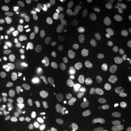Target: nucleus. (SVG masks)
<instances>
[{
    "mask_svg": "<svg viewBox=\"0 0 131 131\" xmlns=\"http://www.w3.org/2000/svg\"><path fill=\"white\" fill-rule=\"evenodd\" d=\"M15 58L23 71H30L34 69L37 64V58L31 52L26 50H20L15 55Z\"/></svg>",
    "mask_w": 131,
    "mask_h": 131,
    "instance_id": "f257e3e1",
    "label": "nucleus"
},
{
    "mask_svg": "<svg viewBox=\"0 0 131 131\" xmlns=\"http://www.w3.org/2000/svg\"><path fill=\"white\" fill-rule=\"evenodd\" d=\"M81 119V113L73 106H64L61 107L57 113V119L61 124H67Z\"/></svg>",
    "mask_w": 131,
    "mask_h": 131,
    "instance_id": "f03ea898",
    "label": "nucleus"
},
{
    "mask_svg": "<svg viewBox=\"0 0 131 131\" xmlns=\"http://www.w3.org/2000/svg\"><path fill=\"white\" fill-rule=\"evenodd\" d=\"M53 88L59 95H66L70 91L69 79L63 75H57L53 80Z\"/></svg>",
    "mask_w": 131,
    "mask_h": 131,
    "instance_id": "7ed1b4c3",
    "label": "nucleus"
},
{
    "mask_svg": "<svg viewBox=\"0 0 131 131\" xmlns=\"http://www.w3.org/2000/svg\"><path fill=\"white\" fill-rule=\"evenodd\" d=\"M53 13L58 18L65 21H70L74 18L72 9L68 5L62 3H55L52 7Z\"/></svg>",
    "mask_w": 131,
    "mask_h": 131,
    "instance_id": "20e7f679",
    "label": "nucleus"
},
{
    "mask_svg": "<svg viewBox=\"0 0 131 131\" xmlns=\"http://www.w3.org/2000/svg\"><path fill=\"white\" fill-rule=\"evenodd\" d=\"M111 25L114 27L117 28L118 30L122 31L127 27L129 24L127 15L123 12L119 10H116L111 15Z\"/></svg>",
    "mask_w": 131,
    "mask_h": 131,
    "instance_id": "39448f33",
    "label": "nucleus"
},
{
    "mask_svg": "<svg viewBox=\"0 0 131 131\" xmlns=\"http://www.w3.org/2000/svg\"><path fill=\"white\" fill-rule=\"evenodd\" d=\"M5 26L7 29L15 33H23L26 31L28 28L26 22L23 19L18 18L8 19L5 24Z\"/></svg>",
    "mask_w": 131,
    "mask_h": 131,
    "instance_id": "423d86ee",
    "label": "nucleus"
},
{
    "mask_svg": "<svg viewBox=\"0 0 131 131\" xmlns=\"http://www.w3.org/2000/svg\"><path fill=\"white\" fill-rule=\"evenodd\" d=\"M15 43L18 46H22L26 48H35L39 45L40 42L39 39L35 37L20 35L15 38Z\"/></svg>",
    "mask_w": 131,
    "mask_h": 131,
    "instance_id": "0eeeda50",
    "label": "nucleus"
},
{
    "mask_svg": "<svg viewBox=\"0 0 131 131\" xmlns=\"http://www.w3.org/2000/svg\"><path fill=\"white\" fill-rule=\"evenodd\" d=\"M106 105L105 99L102 97H97L94 99L90 108V115L92 118H98L104 110Z\"/></svg>",
    "mask_w": 131,
    "mask_h": 131,
    "instance_id": "6e6552de",
    "label": "nucleus"
},
{
    "mask_svg": "<svg viewBox=\"0 0 131 131\" xmlns=\"http://www.w3.org/2000/svg\"><path fill=\"white\" fill-rule=\"evenodd\" d=\"M56 97L52 92H46L40 95L37 99L38 105L42 109H47L53 106L56 103Z\"/></svg>",
    "mask_w": 131,
    "mask_h": 131,
    "instance_id": "1a4fd4ad",
    "label": "nucleus"
},
{
    "mask_svg": "<svg viewBox=\"0 0 131 131\" xmlns=\"http://www.w3.org/2000/svg\"><path fill=\"white\" fill-rule=\"evenodd\" d=\"M103 87V95L107 100H112L116 92V84L112 80L107 78L103 80L102 82Z\"/></svg>",
    "mask_w": 131,
    "mask_h": 131,
    "instance_id": "9d476101",
    "label": "nucleus"
},
{
    "mask_svg": "<svg viewBox=\"0 0 131 131\" xmlns=\"http://www.w3.org/2000/svg\"><path fill=\"white\" fill-rule=\"evenodd\" d=\"M75 60L80 65L85 66L89 61L90 53L88 50L82 47H77L74 52Z\"/></svg>",
    "mask_w": 131,
    "mask_h": 131,
    "instance_id": "9b49d317",
    "label": "nucleus"
},
{
    "mask_svg": "<svg viewBox=\"0 0 131 131\" xmlns=\"http://www.w3.org/2000/svg\"><path fill=\"white\" fill-rule=\"evenodd\" d=\"M98 51L101 58L105 61H110L114 56V50L108 42H103L99 45Z\"/></svg>",
    "mask_w": 131,
    "mask_h": 131,
    "instance_id": "f8f14e48",
    "label": "nucleus"
},
{
    "mask_svg": "<svg viewBox=\"0 0 131 131\" xmlns=\"http://www.w3.org/2000/svg\"><path fill=\"white\" fill-rule=\"evenodd\" d=\"M121 108L123 112L127 114L131 112V90H125L121 95Z\"/></svg>",
    "mask_w": 131,
    "mask_h": 131,
    "instance_id": "ddd939ff",
    "label": "nucleus"
},
{
    "mask_svg": "<svg viewBox=\"0 0 131 131\" xmlns=\"http://www.w3.org/2000/svg\"><path fill=\"white\" fill-rule=\"evenodd\" d=\"M15 64L13 61L7 57H4L0 58V69L3 71H7L8 70L13 69Z\"/></svg>",
    "mask_w": 131,
    "mask_h": 131,
    "instance_id": "4468645a",
    "label": "nucleus"
},
{
    "mask_svg": "<svg viewBox=\"0 0 131 131\" xmlns=\"http://www.w3.org/2000/svg\"><path fill=\"white\" fill-rule=\"evenodd\" d=\"M77 4L82 11L88 12L93 7L94 1L93 0H78Z\"/></svg>",
    "mask_w": 131,
    "mask_h": 131,
    "instance_id": "2eb2a0df",
    "label": "nucleus"
},
{
    "mask_svg": "<svg viewBox=\"0 0 131 131\" xmlns=\"http://www.w3.org/2000/svg\"><path fill=\"white\" fill-rule=\"evenodd\" d=\"M28 89H29V92L31 93V95H34L43 90L44 86L42 85V84L39 81H36L31 84H30Z\"/></svg>",
    "mask_w": 131,
    "mask_h": 131,
    "instance_id": "dca6fc26",
    "label": "nucleus"
},
{
    "mask_svg": "<svg viewBox=\"0 0 131 131\" xmlns=\"http://www.w3.org/2000/svg\"><path fill=\"white\" fill-rule=\"evenodd\" d=\"M93 39L96 42H100L101 43L103 42H108L110 40V37L108 34L101 32V31H96L93 34Z\"/></svg>",
    "mask_w": 131,
    "mask_h": 131,
    "instance_id": "f3484780",
    "label": "nucleus"
},
{
    "mask_svg": "<svg viewBox=\"0 0 131 131\" xmlns=\"http://www.w3.org/2000/svg\"><path fill=\"white\" fill-rule=\"evenodd\" d=\"M45 127L48 130H52L55 127L54 119L50 115H47L45 117Z\"/></svg>",
    "mask_w": 131,
    "mask_h": 131,
    "instance_id": "a211bd4d",
    "label": "nucleus"
},
{
    "mask_svg": "<svg viewBox=\"0 0 131 131\" xmlns=\"http://www.w3.org/2000/svg\"><path fill=\"white\" fill-rule=\"evenodd\" d=\"M58 66L61 70L66 71L70 66V61L66 58H61L58 62Z\"/></svg>",
    "mask_w": 131,
    "mask_h": 131,
    "instance_id": "6ab92c4d",
    "label": "nucleus"
},
{
    "mask_svg": "<svg viewBox=\"0 0 131 131\" xmlns=\"http://www.w3.org/2000/svg\"><path fill=\"white\" fill-rule=\"evenodd\" d=\"M31 3V0H15L14 2V5L18 9H24L26 7Z\"/></svg>",
    "mask_w": 131,
    "mask_h": 131,
    "instance_id": "aec40b11",
    "label": "nucleus"
},
{
    "mask_svg": "<svg viewBox=\"0 0 131 131\" xmlns=\"http://www.w3.org/2000/svg\"><path fill=\"white\" fill-rule=\"evenodd\" d=\"M105 28H106V30L107 31V32H108L110 34H112L113 36L119 37V36H120V34H121L120 31L118 30L117 28L114 27L112 25H106Z\"/></svg>",
    "mask_w": 131,
    "mask_h": 131,
    "instance_id": "412c9836",
    "label": "nucleus"
},
{
    "mask_svg": "<svg viewBox=\"0 0 131 131\" xmlns=\"http://www.w3.org/2000/svg\"><path fill=\"white\" fill-rule=\"evenodd\" d=\"M61 46L63 48H64L65 50H75L77 45H76V43L72 41H64L63 42H62Z\"/></svg>",
    "mask_w": 131,
    "mask_h": 131,
    "instance_id": "4be33fe9",
    "label": "nucleus"
},
{
    "mask_svg": "<svg viewBox=\"0 0 131 131\" xmlns=\"http://www.w3.org/2000/svg\"><path fill=\"white\" fill-rule=\"evenodd\" d=\"M32 98V95L29 92V90H26L21 93L20 98L24 102H28L31 101V99Z\"/></svg>",
    "mask_w": 131,
    "mask_h": 131,
    "instance_id": "5701e85b",
    "label": "nucleus"
},
{
    "mask_svg": "<svg viewBox=\"0 0 131 131\" xmlns=\"http://www.w3.org/2000/svg\"><path fill=\"white\" fill-rule=\"evenodd\" d=\"M15 131H35L31 127L26 125H20L16 127Z\"/></svg>",
    "mask_w": 131,
    "mask_h": 131,
    "instance_id": "b1692460",
    "label": "nucleus"
},
{
    "mask_svg": "<svg viewBox=\"0 0 131 131\" xmlns=\"http://www.w3.org/2000/svg\"><path fill=\"white\" fill-rule=\"evenodd\" d=\"M56 24V23L53 20H44V21L40 23V25L42 26H48L50 28H52L53 26H55Z\"/></svg>",
    "mask_w": 131,
    "mask_h": 131,
    "instance_id": "393cba45",
    "label": "nucleus"
},
{
    "mask_svg": "<svg viewBox=\"0 0 131 131\" xmlns=\"http://www.w3.org/2000/svg\"><path fill=\"white\" fill-rule=\"evenodd\" d=\"M9 88V83L6 80H2L0 82V92H5Z\"/></svg>",
    "mask_w": 131,
    "mask_h": 131,
    "instance_id": "a878e982",
    "label": "nucleus"
},
{
    "mask_svg": "<svg viewBox=\"0 0 131 131\" xmlns=\"http://www.w3.org/2000/svg\"><path fill=\"white\" fill-rule=\"evenodd\" d=\"M90 92H91L90 88L87 87V88H82V89H81L80 90H79V91L77 92V93H78V95H84L89 93Z\"/></svg>",
    "mask_w": 131,
    "mask_h": 131,
    "instance_id": "bb28decb",
    "label": "nucleus"
},
{
    "mask_svg": "<svg viewBox=\"0 0 131 131\" xmlns=\"http://www.w3.org/2000/svg\"><path fill=\"white\" fill-rule=\"evenodd\" d=\"M15 114H16L17 117H23V115H24V111H23L22 107L19 106V107H18L15 109Z\"/></svg>",
    "mask_w": 131,
    "mask_h": 131,
    "instance_id": "cd10ccee",
    "label": "nucleus"
},
{
    "mask_svg": "<svg viewBox=\"0 0 131 131\" xmlns=\"http://www.w3.org/2000/svg\"><path fill=\"white\" fill-rule=\"evenodd\" d=\"M84 81H85V77H84V76H81L79 78L74 79V81H73V82H74L75 84H80L81 82H84Z\"/></svg>",
    "mask_w": 131,
    "mask_h": 131,
    "instance_id": "c85d7f7f",
    "label": "nucleus"
},
{
    "mask_svg": "<svg viewBox=\"0 0 131 131\" xmlns=\"http://www.w3.org/2000/svg\"><path fill=\"white\" fill-rule=\"evenodd\" d=\"M3 114H4V116L6 117H9L10 115V111L7 107H5L3 108Z\"/></svg>",
    "mask_w": 131,
    "mask_h": 131,
    "instance_id": "c756f323",
    "label": "nucleus"
},
{
    "mask_svg": "<svg viewBox=\"0 0 131 131\" xmlns=\"http://www.w3.org/2000/svg\"><path fill=\"white\" fill-rule=\"evenodd\" d=\"M42 31L46 34L51 32V28L48 26H42Z\"/></svg>",
    "mask_w": 131,
    "mask_h": 131,
    "instance_id": "7c9ffc66",
    "label": "nucleus"
},
{
    "mask_svg": "<svg viewBox=\"0 0 131 131\" xmlns=\"http://www.w3.org/2000/svg\"><path fill=\"white\" fill-rule=\"evenodd\" d=\"M83 131H97V130L95 129L93 127H88L84 128Z\"/></svg>",
    "mask_w": 131,
    "mask_h": 131,
    "instance_id": "2f4dec72",
    "label": "nucleus"
},
{
    "mask_svg": "<svg viewBox=\"0 0 131 131\" xmlns=\"http://www.w3.org/2000/svg\"><path fill=\"white\" fill-rule=\"evenodd\" d=\"M99 2H107V3H114V0H99Z\"/></svg>",
    "mask_w": 131,
    "mask_h": 131,
    "instance_id": "473e14b6",
    "label": "nucleus"
},
{
    "mask_svg": "<svg viewBox=\"0 0 131 131\" xmlns=\"http://www.w3.org/2000/svg\"><path fill=\"white\" fill-rule=\"evenodd\" d=\"M49 39L52 42H56V37H53V36H50V37H49Z\"/></svg>",
    "mask_w": 131,
    "mask_h": 131,
    "instance_id": "72a5a7b5",
    "label": "nucleus"
},
{
    "mask_svg": "<svg viewBox=\"0 0 131 131\" xmlns=\"http://www.w3.org/2000/svg\"><path fill=\"white\" fill-rule=\"evenodd\" d=\"M127 28H129V30L131 31V22H129V24L127 25Z\"/></svg>",
    "mask_w": 131,
    "mask_h": 131,
    "instance_id": "f704fd0d",
    "label": "nucleus"
},
{
    "mask_svg": "<svg viewBox=\"0 0 131 131\" xmlns=\"http://www.w3.org/2000/svg\"><path fill=\"white\" fill-rule=\"evenodd\" d=\"M51 131H63V130H61V129H59V128H56H56H54V129Z\"/></svg>",
    "mask_w": 131,
    "mask_h": 131,
    "instance_id": "c9c22d12",
    "label": "nucleus"
},
{
    "mask_svg": "<svg viewBox=\"0 0 131 131\" xmlns=\"http://www.w3.org/2000/svg\"><path fill=\"white\" fill-rule=\"evenodd\" d=\"M1 120H2V116H1V114H0V122H1Z\"/></svg>",
    "mask_w": 131,
    "mask_h": 131,
    "instance_id": "e433bc0d",
    "label": "nucleus"
}]
</instances>
